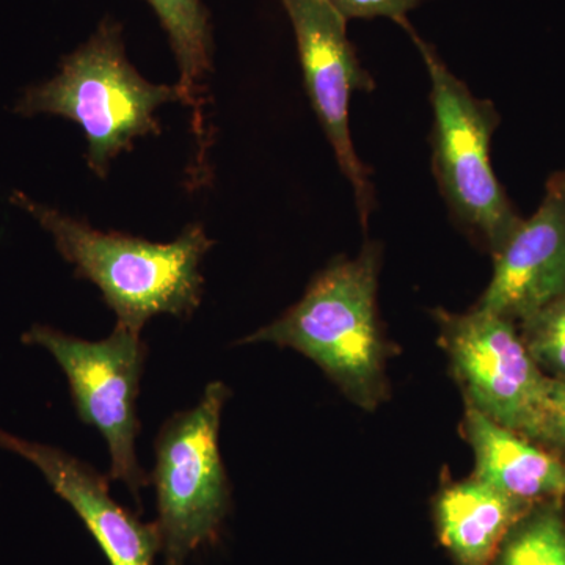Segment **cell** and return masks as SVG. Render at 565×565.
Listing matches in <instances>:
<instances>
[{"mask_svg":"<svg viewBox=\"0 0 565 565\" xmlns=\"http://www.w3.org/2000/svg\"><path fill=\"white\" fill-rule=\"evenodd\" d=\"M381 247L334 259L316 275L302 299L243 343L294 349L318 364L351 403L373 412L388 399L386 343L379 318Z\"/></svg>","mask_w":565,"mask_h":565,"instance_id":"obj_1","label":"cell"},{"mask_svg":"<svg viewBox=\"0 0 565 565\" xmlns=\"http://www.w3.org/2000/svg\"><path fill=\"white\" fill-rule=\"evenodd\" d=\"M10 202L29 212L54 237L77 277L98 286L117 323L141 332L154 316L189 318L202 303L203 258L214 241L203 225H189L169 244L104 233L51 206L13 192Z\"/></svg>","mask_w":565,"mask_h":565,"instance_id":"obj_2","label":"cell"},{"mask_svg":"<svg viewBox=\"0 0 565 565\" xmlns=\"http://www.w3.org/2000/svg\"><path fill=\"white\" fill-rule=\"evenodd\" d=\"M169 103H185L181 88L143 79L126 57L121 25L106 20L63 58L57 76L28 88L14 111L77 122L87 137V166L104 178L120 152L132 150L134 140L161 134L154 111Z\"/></svg>","mask_w":565,"mask_h":565,"instance_id":"obj_3","label":"cell"},{"mask_svg":"<svg viewBox=\"0 0 565 565\" xmlns=\"http://www.w3.org/2000/svg\"><path fill=\"white\" fill-rule=\"evenodd\" d=\"M399 24L418 47L429 73L430 145L438 189L457 225L493 255L522 222L490 158L500 115L492 102L476 98L407 20Z\"/></svg>","mask_w":565,"mask_h":565,"instance_id":"obj_4","label":"cell"},{"mask_svg":"<svg viewBox=\"0 0 565 565\" xmlns=\"http://www.w3.org/2000/svg\"><path fill=\"white\" fill-rule=\"evenodd\" d=\"M228 386L211 382L191 411L167 419L156 438L150 482L158 501L163 565H185L214 544L232 508V489L223 465L218 433Z\"/></svg>","mask_w":565,"mask_h":565,"instance_id":"obj_5","label":"cell"},{"mask_svg":"<svg viewBox=\"0 0 565 565\" xmlns=\"http://www.w3.org/2000/svg\"><path fill=\"white\" fill-rule=\"evenodd\" d=\"M22 341L46 349L61 364L77 416L95 427L109 448V479L128 487L139 503L141 489L150 484L136 451L137 397L147 356L140 332L117 323L106 340L85 341L52 327L33 326Z\"/></svg>","mask_w":565,"mask_h":565,"instance_id":"obj_6","label":"cell"},{"mask_svg":"<svg viewBox=\"0 0 565 565\" xmlns=\"http://www.w3.org/2000/svg\"><path fill=\"white\" fill-rule=\"evenodd\" d=\"M434 318L467 407L530 438L548 377L527 352L516 323L478 307L467 313L438 308Z\"/></svg>","mask_w":565,"mask_h":565,"instance_id":"obj_7","label":"cell"},{"mask_svg":"<svg viewBox=\"0 0 565 565\" xmlns=\"http://www.w3.org/2000/svg\"><path fill=\"white\" fill-rule=\"evenodd\" d=\"M296 33L305 88L341 172L351 182L360 221L373 212L370 170L356 156L349 128V106L355 92H373L375 82L363 68L351 41L348 20L327 0H281Z\"/></svg>","mask_w":565,"mask_h":565,"instance_id":"obj_8","label":"cell"},{"mask_svg":"<svg viewBox=\"0 0 565 565\" xmlns=\"http://www.w3.org/2000/svg\"><path fill=\"white\" fill-rule=\"evenodd\" d=\"M565 294V199L553 185L493 253L492 280L476 307L519 323Z\"/></svg>","mask_w":565,"mask_h":565,"instance_id":"obj_9","label":"cell"},{"mask_svg":"<svg viewBox=\"0 0 565 565\" xmlns=\"http://www.w3.org/2000/svg\"><path fill=\"white\" fill-rule=\"evenodd\" d=\"M0 446L35 465L52 490L73 508L109 565H156L161 537L156 523H141L109 493V481L90 465L54 448L0 429Z\"/></svg>","mask_w":565,"mask_h":565,"instance_id":"obj_10","label":"cell"},{"mask_svg":"<svg viewBox=\"0 0 565 565\" xmlns=\"http://www.w3.org/2000/svg\"><path fill=\"white\" fill-rule=\"evenodd\" d=\"M462 429L473 449L475 478L530 504L565 500V463L548 449L471 407Z\"/></svg>","mask_w":565,"mask_h":565,"instance_id":"obj_11","label":"cell"},{"mask_svg":"<svg viewBox=\"0 0 565 565\" xmlns=\"http://www.w3.org/2000/svg\"><path fill=\"white\" fill-rule=\"evenodd\" d=\"M530 505L471 476L438 493V537L457 564L492 565L501 542Z\"/></svg>","mask_w":565,"mask_h":565,"instance_id":"obj_12","label":"cell"},{"mask_svg":"<svg viewBox=\"0 0 565 565\" xmlns=\"http://www.w3.org/2000/svg\"><path fill=\"white\" fill-rule=\"evenodd\" d=\"M158 14L163 31L169 35L178 68V87L185 103L195 109L196 134L202 136V99L200 88L204 77L212 71V28L210 13L203 0H147Z\"/></svg>","mask_w":565,"mask_h":565,"instance_id":"obj_13","label":"cell"},{"mask_svg":"<svg viewBox=\"0 0 565 565\" xmlns=\"http://www.w3.org/2000/svg\"><path fill=\"white\" fill-rule=\"evenodd\" d=\"M563 501L530 505L501 542L492 565H565Z\"/></svg>","mask_w":565,"mask_h":565,"instance_id":"obj_14","label":"cell"},{"mask_svg":"<svg viewBox=\"0 0 565 565\" xmlns=\"http://www.w3.org/2000/svg\"><path fill=\"white\" fill-rule=\"evenodd\" d=\"M516 327L542 373L565 381V294Z\"/></svg>","mask_w":565,"mask_h":565,"instance_id":"obj_15","label":"cell"},{"mask_svg":"<svg viewBox=\"0 0 565 565\" xmlns=\"http://www.w3.org/2000/svg\"><path fill=\"white\" fill-rule=\"evenodd\" d=\"M527 440L548 449L565 463V381L548 377L544 401Z\"/></svg>","mask_w":565,"mask_h":565,"instance_id":"obj_16","label":"cell"},{"mask_svg":"<svg viewBox=\"0 0 565 565\" xmlns=\"http://www.w3.org/2000/svg\"><path fill=\"white\" fill-rule=\"evenodd\" d=\"M345 20L352 18H392L397 24L407 20V13L422 0H327Z\"/></svg>","mask_w":565,"mask_h":565,"instance_id":"obj_17","label":"cell"},{"mask_svg":"<svg viewBox=\"0 0 565 565\" xmlns=\"http://www.w3.org/2000/svg\"><path fill=\"white\" fill-rule=\"evenodd\" d=\"M550 185H553V188H555L556 191L559 192L561 195H563L565 199V172L556 174V177L552 180V184Z\"/></svg>","mask_w":565,"mask_h":565,"instance_id":"obj_18","label":"cell"}]
</instances>
